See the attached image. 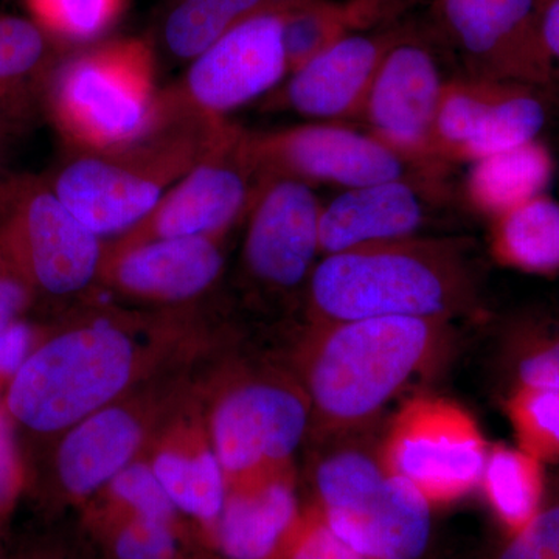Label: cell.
Instances as JSON below:
<instances>
[{
	"instance_id": "1",
	"label": "cell",
	"mask_w": 559,
	"mask_h": 559,
	"mask_svg": "<svg viewBox=\"0 0 559 559\" xmlns=\"http://www.w3.org/2000/svg\"><path fill=\"white\" fill-rule=\"evenodd\" d=\"M314 323L473 312L477 282L466 248L452 238L380 242L326 255L308 278Z\"/></svg>"
},
{
	"instance_id": "2",
	"label": "cell",
	"mask_w": 559,
	"mask_h": 559,
	"mask_svg": "<svg viewBox=\"0 0 559 559\" xmlns=\"http://www.w3.org/2000/svg\"><path fill=\"white\" fill-rule=\"evenodd\" d=\"M448 320L380 318L314 323L304 356L311 417L330 436L373 421L404 385L433 359Z\"/></svg>"
},
{
	"instance_id": "3",
	"label": "cell",
	"mask_w": 559,
	"mask_h": 559,
	"mask_svg": "<svg viewBox=\"0 0 559 559\" xmlns=\"http://www.w3.org/2000/svg\"><path fill=\"white\" fill-rule=\"evenodd\" d=\"M224 119L180 108L145 138L109 151H80L49 186L98 237L134 229L207 151Z\"/></svg>"
},
{
	"instance_id": "4",
	"label": "cell",
	"mask_w": 559,
	"mask_h": 559,
	"mask_svg": "<svg viewBox=\"0 0 559 559\" xmlns=\"http://www.w3.org/2000/svg\"><path fill=\"white\" fill-rule=\"evenodd\" d=\"M138 367L135 342L105 320L33 344L10 374L2 399L16 436L60 437L110 406L134 380Z\"/></svg>"
},
{
	"instance_id": "5",
	"label": "cell",
	"mask_w": 559,
	"mask_h": 559,
	"mask_svg": "<svg viewBox=\"0 0 559 559\" xmlns=\"http://www.w3.org/2000/svg\"><path fill=\"white\" fill-rule=\"evenodd\" d=\"M49 108L76 148L109 151L157 130L171 116L175 102L156 91L150 44L128 38L62 62L50 79Z\"/></svg>"
},
{
	"instance_id": "6",
	"label": "cell",
	"mask_w": 559,
	"mask_h": 559,
	"mask_svg": "<svg viewBox=\"0 0 559 559\" xmlns=\"http://www.w3.org/2000/svg\"><path fill=\"white\" fill-rule=\"evenodd\" d=\"M320 513L331 528L371 559H418L430 538V503L390 473L380 447L347 440L314 471Z\"/></svg>"
},
{
	"instance_id": "7",
	"label": "cell",
	"mask_w": 559,
	"mask_h": 559,
	"mask_svg": "<svg viewBox=\"0 0 559 559\" xmlns=\"http://www.w3.org/2000/svg\"><path fill=\"white\" fill-rule=\"evenodd\" d=\"M0 252L33 297L79 294L102 272V238L33 176L0 182Z\"/></svg>"
},
{
	"instance_id": "8",
	"label": "cell",
	"mask_w": 559,
	"mask_h": 559,
	"mask_svg": "<svg viewBox=\"0 0 559 559\" xmlns=\"http://www.w3.org/2000/svg\"><path fill=\"white\" fill-rule=\"evenodd\" d=\"M261 187L250 160L248 131L221 121L207 151L112 249L162 238H221L249 212Z\"/></svg>"
},
{
	"instance_id": "9",
	"label": "cell",
	"mask_w": 559,
	"mask_h": 559,
	"mask_svg": "<svg viewBox=\"0 0 559 559\" xmlns=\"http://www.w3.org/2000/svg\"><path fill=\"white\" fill-rule=\"evenodd\" d=\"M390 473L433 503L465 498L479 487L488 448L468 412L448 400L407 401L380 444Z\"/></svg>"
},
{
	"instance_id": "10",
	"label": "cell",
	"mask_w": 559,
	"mask_h": 559,
	"mask_svg": "<svg viewBox=\"0 0 559 559\" xmlns=\"http://www.w3.org/2000/svg\"><path fill=\"white\" fill-rule=\"evenodd\" d=\"M248 151L260 182L293 179L344 190L392 179L440 178L389 148L370 132L336 123H308L267 132L248 131Z\"/></svg>"
},
{
	"instance_id": "11",
	"label": "cell",
	"mask_w": 559,
	"mask_h": 559,
	"mask_svg": "<svg viewBox=\"0 0 559 559\" xmlns=\"http://www.w3.org/2000/svg\"><path fill=\"white\" fill-rule=\"evenodd\" d=\"M433 21L466 75L546 90L557 62L540 32L538 0H432Z\"/></svg>"
},
{
	"instance_id": "12",
	"label": "cell",
	"mask_w": 559,
	"mask_h": 559,
	"mask_svg": "<svg viewBox=\"0 0 559 559\" xmlns=\"http://www.w3.org/2000/svg\"><path fill=\"white\" fill-rule=\"evenodd\" d=\"M311 418L304 389L272 378L240 382L213 411L212 450L226 474L253 479L286 468Z\"/></svg>"
},
{
	"instance_id": "13",
	"label": "cell",
	"mask_w": 559,
	"mask_h": 559,
	"mask_svg": "<svg viewBox=\"0 0 559 559\" xmlns=\"http://www.w3.org/2000/svg\"><path fill=\"white\" fill-rule=\"evenodd\" d=\"M286 0L246 17L191 62L180 108L205 119H224L230 110L274 90L289 75L283 44Z\"/></svg>"
},
{
	"instance_id": "14",
	"label": "cell",
	"mask_w": 559,
	"mask_h": 559,
	"mask_svg": "<svg viewBox=\"0 0 559 559\" xmlns=\"http://www.w3.org/2000/svg\"><path fill=\"white\" fill-rule=\"evenodd\" d=\"M443 86L436 55L404 33L385 55L358 117L371 135L437 178L448 171L433 139Z\"/></svg>"
},
{
	"instance_id": "15",
	"label": "cell",
	"mask_w": 559,
	"mask_h": 559,
	"mask_svg": "<svg viewBox=\"0 0 559 559\" xmlns=\"http://www.w3.org/2000/svg\"><path fill=\"white\" fill-rule=\"evenodd\" d=\"M322 205L308 183L270 179L250 205L245 241L249 274L271 289L288 290L310 278L320 252Z\"/></svg>"
},
{
	"instance_id": "16",
	"label": "cell",
	"mask_w": 559,
	"mask_h": 559,
	"mask_svg": "<svg viewBox=\"0 0 559 559\" xmlns=\"http://www.w3.org/2000/svg\"><path fill=\"white\" fill-rule=\"evenodd\" d=\"M404 28L353 33L301 66L283 87L280 100L318 120H358L374 76Z\"/></svg>"
},
{
	"instance_id": "17",
	"label": "cell",
	"mask_w": 559,
	"mask_h": 559,
	"mask_svg": "<svg viewBox=\"0 0 559 559\" xmlns=\"http://www.w3.org/2000/svg\"><path fill=\"white\" fill-rule=\"evenodd\" d=\"M440 183L392 179L345 190L322 205L320 252L326 255L380 242L417 237Z\"/></svg>"
},
{
	"instance_id": "18",
	"label": "cell",
	"mask_w": 559,
	"mask_h": 559,
	"mask_svg": "<svg viewBox=\"0 0 559 559\" xmlns=\"http://www.w3.org/2000/svg\"><path fill=\"white\" fill-rule=\"evenodd\" d=\"M221 238H162L109 249L102 272L123 293L159 301L189 300L219 277L224 257Z\"/></svg>"
},
{
	"instance_id": "19",
	"label": "cell",
	"mask_w": 559,
	"mask_h": 559,
	"mask_svg": "<svg viewBox=\"0 0 559 559\" xmlns=\"http://www.w3.org/2000/svg\"><path fill=\"white\" fill-rule=\"evenodd\" d=\"M143 441L138 415L108 406L61 433L53 454L57 487L69 498H86L127 468Z\"/></svg>"
},
{
	"instance_id": "20",
	"label": "cell",
	"mask_w": 559,
	"mask_h": 559,
	"mask_svg": "<svg viewBox=\"0 0 559 559\" xmlns=\"http://www.w3.org/2000/svg\"><path fill=\"white\" fill-rule=\"evenodd\" d=\"M286 468L242 480L227 495L216 521V539L227 559H275L299 521Z\"/></svg>"
},
{
	"instance_id": "21",
	"label": "cell",
	"mask_w": 559,
	"mask_h": 559,
	"mask_svg": "<svg viewBox=\"0 0 559 559\" xmlns=\"http://www.w3.org/2000/svg\"><path fill=\"white\" fill-rule=\"evenodd\" d=\"M406 0H286L283 9V44L289 73L323 50L396 16Z\"/></svg>"
},
{
	"instance_id": "22",
	"label": "cell",
	"mask_w": 559,
	"mask_h": 559,
	"mask_svg": "<svg viewBox=\"0 0 559 559\" xmlns=\"http://www.w3.org/2000/svg\"><path fill=\"white\" fill-rule=\"evenodd\" d=\"M465 194L471 207L489 219L539 197L554 176L550 151L538 139L469 164Z\"/></svg>"
},
{
	"instance_id": "23",
	"label": "cell",
	"mask_w": 559,
	"mask_h": 559,
	"mask_svg": "<svg viewBox=\"0 0 559 559\" xmlns=\"http://www.w3.org/2000/svg\"><path fill=\"white\" fill-rule=\"evenodd\" d=\"M491 221L499 263L532 274L559 272V202L543 193Z\"/></svg>"
},
{
	"instance_id": "24",
	"label": "cell",
	"mask_w": 559,
	"mask_h": 559,
	"mask_svg": "<svg viewBox=\"0 0 559 559\" xmlns=\"http://www.w3.org/2000/svg\"><path fill=\"white\" fill-rule=\"evenodd\" d=\"M543 90L520 83H502L485 110L479 127L460 150L457 162H473L538 139L547 120Z\"/></svg>"
},
{
	"instance_id": "25",
	"label": "cell",
	"mask_w": 559,
	"mask_h": 559,
	"mask_svg": "<svg viewBox=\"0 0 559 559\" xmlns=\"http://www.w3.org/2000/svg\"><path fill=\"white\" fill-rule=\"evenodd\" d=\"M479 487L511 536L521 532L540 510L544 492L543 468L538 459L514 448L495 447L488 451Z\"/></svg>"
},
{
	"instance_id": "26",
	"label": "cell",
	"mask_w": 559,
	"mask_h": 559,
	"mask_svg": "<svg viewBox=\"0 0 559 559\" xmlns=\"http://www.w3.org/2000/svg\"><path fill=\"white\" fill-rule=\"evenodd\" d=\"M151 466L178 511L215 527L227 488L226 471L213 450H164Z\"/></svg>"
},
{
	"instance_id": "27",
	"label": "cell",
	"mask_w": 559,
	"mask_h": 559,
	"mask_svg": "<svg viewBox=\"0 0 559 559\" xmlns=\"http://www.w3.org/2000/svg\"><path fill=\"white\" fill-rule=\"evenodd\" d=\"M272 2L274 0H176L165 20V44L176 57L193 61L238 22Z\"/></svg>"
},
{
	"instance_id": "28",
	"label": "cell",
	"mask_w": 559,
	"mask_h": 559,
	"mask_svg": "<svg viewBox=\"0 0 559 559\" xmlns=\"http://www.w3.org/2000/svg\"><path fill=\"white\" fill-rule=\"evenodd\" d=\"M50 58V35L38 22L0 13V98L25 109V86L47 69Z\"/></svg>"
},
{
	"instance_id": "29",
	"label": "cell",
	"mask_w": 559,
	"mask_h": 559,
	"mask_svg": "<svg viewBox=\"0 0 559 559\" xmlns=\"http://www.w3.org/2000/svg\"><path fill=\"white\" fill-rule=\"evenodd\" d=\"M507 411L522 451L539 462L559 460V390L521 384Z\"/></svg>"
},
{
	"instance_id": "30",
	"label": "cell",
	"mask_w": 559,
	"mask_h": 559,
	"mask_svg": "<svg viewBox=\"0 0 559 559\" xmlns=\"http://www.w3.org/2000/svg\"><path fill=\"white\" fill-rule=\"evenodd\" d=\"M33 21L50 36L84 43L108 31L124 0H25Z\"/></svg>"
},
{
	"instance_id": "31",
	"label": "cell",
	"mask_w": 559,
	"mask_h": 559,
	"mask_svg": "<svg viewBox=\"0 0 559 559\" xmlns=\"http://www.w3.org/2000/svg\"><path fill=\"white\" fill-rule=\"evenodd\" d=\"M109 488L114 498L132 514L175 524L178 509L162 487L153 466L132 462L110 480Z\"/></svg>"
},
{
	"instance_id": "32",
	"label": "cell",
	"mask_w": 559,
	"mask_h": 559,
	"mask_svg": "<svg viewBox=\"0 0 559 559\" xmlns=\"http://www.w3.org/2000/svg\"><path fill=\"white\" fill-rule=\"evenodd\" d=\"M110 551L114 559H178L175 524L131 513L114 532Z\"/></svg>"
},
{
	"instance_id": "33",
	"label": "cell",
	"mask_w": 559,
	"mask_h": 559,
	"mask_svg": "<svg viewBox=\"0 0 559 559\" xmlns=\"http://www.w3.org/2000/svg\"><path fill=\"white\" fill-rule=\"evenodd\" d=\"M275 559H371L341 538L319 509L299 518Z\"/></svg>"
},
{
	"instance_id": "34",
	"label": "cell",
	"mask_w": 559,
	"mask_h": 559,
	"mask_svg": "<svg viewBox=\"0 0 559 559\" xmlns=\"http://www.w3.org/2000/svg\"><path fill=\"white\" fill-rule=\"evenodd\" d=\"M499 559H559V503L539 510L513 535Z\"/></svg>"
},
{
	"instance_id": "35",
	"label": "cell",
	"mask_w": 559,
	"mask_h": 559,
	"mask_svg": "<svg viewBox=\"0 0 559 559\" xmlns=\"http://www.w3.org/2000/svg\"><path fill=\"white\" fill-rule=\"evenodd\" d=\"M24 480L16 430L7 414L3 400H0V533L21 498Z\"/></svg>"
},
{
	"instance_id": "36",
	"label": "cell",
	"mask_w": 559,
	"mask_h": 559,
	"mask_svg": "<svg viewBox=\"0 0 559 559\" xmlns=\"http://www.w3.org/2000/svg\"><path fill=\"white\" fill-rule=\"evenodd\" d=\"M32 301L31 288L0 252V334L22 322Z\"/></svg>"
},
{
	"instance_id": "37",
	"label": "cell",
	"mask_w": 559,
	"mask_h": 559,
	"mask_svg": "<svg viewBox=\"0 0 559 559\" xmlns=\"http://www.w3.org/2000/svg\"><path fill=\"white\" fill-rule=\"evenodd\" d=\"M521 384L559 390V336L540 342L518 366Z\"/></svg>"
},
{
	"instance_id": "38",
	"label": "cell",
	"mask_w": 559,
	"mask_h": 559,
	"mask_svg": "<svg viewBox=\"0 0 559 559\" xmlns=\"http://www.w3.org/2000/svg\"><path fill=\"white\" fill-rule=\"evenodd\" d=\"M540 32L555 62H559V0H538Z\"/></svg>"
},
{
	"instance_id": "39",
	"label": "cell",
	"mask_w": 559,
	"mask_h": 559,
	"mask_svg": "<svg viewBox=\"0 0 559 559\" xmlns=\"http://www.w3.org/2000/svg\"><path fill=\"white\" fill-rule=\"evenodd\" d=\"M25 110L0 98V139L7 138L20 127Z\"/></svg>"
},
{
	"instance_id": "40",
	"label": "cell",
	"mask_w": 559,
	"mask_h": 559,
	"mask_svg": "<svg viewBox=\"0 0 559 559\" xmlns=\"http://www.w3.org/2000/svg\"><path fill=\"white\" fill-rule=\"evenodd\" d=\"M9 559H66L60 550L55 547L46 546V544H32L24 547L16 554L11 555Z\"/></svg>"
},
{
	"instance_id": "41",
	"label": "cell",
	"mask_w": 559,
	"mask_h": 559,
	"mask_svg": "<svg viewBox=\"0 0 559 559\" xmlns=\"http://www.w3.org/2000/svg\"><path fill=\"white\" fill-rule=\"evenodd\" d=\"M0 559H9V557L5 555V551L2 549V544H0Z\"/></svg>"
},
{
	"instance_id": "42",
	"label": "cell",
	"mask_w": 559,
	"mask_h": 559,
	"mask_svg": "<svg viewBox=\"0 0 559 559\" xmlns=\"http://www.w3.org/2000/svg\"><path fill=\"white\" fill-rule=\"evenodd\" d=\"M3 179L5 178H2V170H0V182H2Z\"/></svg>"
}]
</instances>
